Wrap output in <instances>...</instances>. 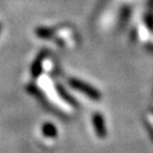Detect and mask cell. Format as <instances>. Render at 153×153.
<instances>
[{"mask_svg":"<svg viewBox=\"0 0 153 153\" xmlns=\"http://www.w3.org/2000/svg\"><path fill=\"white\" fill-rule=\"evenodd\" d=\"M94 125H95V128H97V131H98L99 135L103 136L104 125H103V119H102V117H100L99 115L94 116Z\"/></svg>","mask_w":153,"mask_h":153,"instance_id":"2","label":"cell"},{"mask_svg":"<svg viewBox=\"0 0 153 153\" xmlns=\"http://www.w3.org/2000/svg\"><path fill=\"white\" fill-rule=\"evenodd\" d=\"M71 85H73V86H75L76 88H78V90H81V91H84L85 94H88V95L92 97V98L95 97V93L97 92H95L93 88H88V86H86V85H83V83L77 82L76 79H73V81H71Z\"/></svg>","mask_w":153,"mask_h":153,"instance_id":"1","label":"cell"}]
</instances>
